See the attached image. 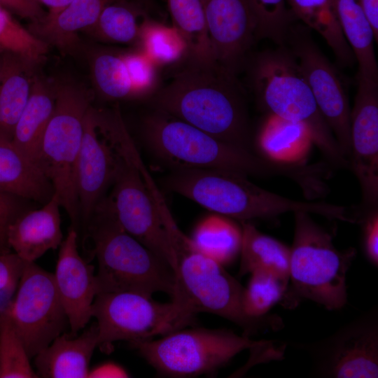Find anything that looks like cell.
<instances>
[{
	"label": "cell",
	"mask_w": 378,
	"mask_h": 378,
	"mask_svg": "<svg viewBox=\"0 0 378 378\" xmlns=\"http://www.w3.org/2000/svg\"><path fill=\"white\" fill-rule=\"evenodd\" d=\"M148 100L151 108L226 143L251 150L245 92L236 74L216 61L186 59Z\"/></svg>",
	"instance_id": "1"
},
{
	"label": "cell",
	"mask_w": 378,
	"mask_h": 378,
	"mask_svg": "<svg viewBox=\"0 0 378 378\" xmlns=\"http://www.w3.org/2000/svg\"><path fill=\"white\" fill-rule=\"evenodd\" d=\"M141 130L150 152L174 169H220L246 176H283L297 183L304 176L301 165L272 162L153 108L143 117Z\"/></svg>",
	"instance_id": "2"
},
{
	"label": "cell",
	"mask_w": 378,
	"mask_h": 378,
	"mask_svg": "<svg viewBox=\"0 0 378 378\" xmlns=\"http://www.w3.org/2000/svg\"><path fill=\"white\" fill-rule=\"evenodd\" d=\"M272 341L253 340L230 330L181 328L157 340L130 342L146 361L162 376L192 377L213 374L244 350L250 356L244 367L277 360L282 346Z\"/></svg>",
	"instance_id": "3"
},
{
	"label": "cell",
	"mask_w": 378,
	"mask_h": 378,
	"mask_svg": "<svg viewBox=\"0 0 378 378\" xmlns=\"http://www.w3.org/2000/svg\"><path fill=\"white\" fill-rule=\"evenodd\" d=\"M85 231L97 260V293H164L172 297V268L122 227L106 196L96 206Z\"/></svg>",
	"instance_id": "4"
},
{
	"label": "cell",
	"mask_w": 378,
	"mask_h": 378,
	"mask_svg": "<svg viewBox=\"0 0 378 378\" xmlns=\"http://www.w3.org/2000/svg\"><path fill=\"white\" fill-rule=\"evenodd\" d=\"M176 267L172 302L186 319L194 322L195 315L209 313L224 318L244 330L250 337L265 330H279L282 319L268 315L260 319L244 312V287L223 265L197 251L190 237L174 247Z\"/></svg>",
	"instance_id": "5"
},
{
	"label": "cell",
	"mask_w": 378,
	"mask_h": 378,
	"mask_svg": "<svg viewBox=\"0 0 378 378\" xmlns=\"http://www.w3.org/2000/svg\"><path fill=\"white\" fill-rule=\"evenodd\" d=\"M251 86L258 104L269 114L304 124L313 143L335 168L349 169V162L326 120L290 49L281 45L266 50L251 62Z\"/></svg>",
	"instance_id": "6"
},
{
	"label": "cell",
	"mask_w": 378,
	"mask_h": 378,
	"mask_svg": "<svg viewBox=\"0 0 378 378\" xmlns=\"http://www.w3.org/2000/svg\"><path fill=\"white\" fill-rule=\"evenodd\" d=\"M294 214L289 261L291 286L281 302L293 308L300 300H308L330 311L340 309L347 303L346 274L356 251L354 248L338 250L332 235L310 214Z\"/></svg>",
	"instance_id": "7"
},
{
	"label": "cell",
	"mask_w": 378,
	"mask_h": 378,
	"mask_svg": "<svg viewBox=\"0 0 378 378\" xmlns=\"http://www.w3.org/2000/svg\"><path fill=\"white\" fill-rule=\"evenodd\" d=\"M171 191L216 214L247 221L286 212L321 215L322 202L290 200L262 189L240 173L220 169H174L164 179Z\"/></svg>",
	"instance_id": "8"
},
{
	"label": "cell",
	"mask_w": 378,
	"mask_h": 378,
	"mask_svg": "<svg viewBox=\"0 0 378 378\" xmlns=\"http://www.w3.org/2000/svg\"><path fill=\"white\" fill-rule=\"evenodd\" d=\"M55 106L38 150L35 163L51 183L71 227L80 228L77 163L84 120L92 100L86 88L72 83L55 88Z\"/></svg>",
	"instance_id": "9"
},
{
	"label": "cell",
	"mask_w": 378,
	"mask_h": 378,
	"mask_svg": "<svg viewBox=\"0 0 378 378\" xmlns=\"http://www.w3.org/2000/svg\"><path fill=\"white\" fill-rule=\"evenodd\" d=\"M118 143L122 160L106 197L122 227L174 272L176 255L168 227L176 223L164 201L149 188L127 131L120 134Z\"/></svg>",
	"instance_id": "10"
},
{
	"label": "cell",
	"mask_w": 378,
	"mask_h": 378,
	"mask_svg": "<svg viewBox=\"0 0 378 378\" xmlns=\"http://www.w3.org/2000/svg\"><path fill=\"white\" fill-rule=\"evenodd\" d=\"M92 316L97 320V347L104 353H110L118 341L150 340L192 324L172 301L162 303L130 291L97 293Z\"/></svg>",
	"instance_id": "11"
},
{
	"label": "cell",
	"mask_w": 378,
	"mask_h": 378,
	"mask_svg": "<svg viewBox=\"0 0 378 378\" xmlns=\"http://www.w3.org/2000/svg\"><path fill=\"white\" fill-rule=\"evenodd\" d=\"M29 358L64 332L68 318L53 274L35 262H27L15 295L5 312Z\"/></svg>",
	"instance_id": "12"
},
{
	"label": "cell",
	"mask_w": 378,
	"mask_h": 378,
	"mask_svg": "<svg viewBox=\"0 0 378 378\" xmlns=\"http://www.w3.org/2000/svg\"><path fill=\"white\" fill-rule=\"evenodd\" d=\"M293 346L311 357L316 377L377 378L378 309L371 308L323 340Z\"/></svg>",
	"instance_id": "13"
},
{
	"label": "cell",
	"mask_w": 378,
	"mask_h": 378,
	"mask_svg": "<svg viewBox=\"0 0 378 378\" xmlns=\"http://www.w3.org/2000/svg\"><path fill=\"white\" fill-rule=\"evenodd\" d=\"M115 110L102 113L90 106L85 120L77 163V190L80 228L112 186L122 155L115 131Z\"/></svg>",
	"instance_id": "14"
},
{
	"label": "cell",
	"mask_w": 378,
	"mask_h": 378,
	"mask_svg": "<svg viewBox=\"0 0 378 378\" xmlns=\"http://www.w3.org/2000/svg\"><path fill=\"white\" fill-rule=\"evenodd\" d=\"M286 42L298 63L321 113L349 162L351 109L339 75L305 27L291 26Z\"/></svg>",
	"instance_id": "15"
},
{
	"label": "cell",
	"mask_w": 378,
	"mask_h": 378,
	"mask_svg": "<svg viewBox=\"0 0 378 378\" xmlns=\"http://www.w3.org/2000/svg\"><path fill=\"white\" fill-rule=\"evenodd\" d=\"M358 89L351 110L349 169L357 177L362 202L359 217L378 208V81L357 76Z\"/></svg>",
	"instance_id": "16"
},
{
	"label": "cell",
	"mask_w": 378,
	"mask_h": 378,
	"mask_svg": "<svg viewBox=\"0 0 378 378\" xmlns=\"http://www.w3.org/2000/svg\"><path fill=\"white\" fill-rule=\"evenodd\" d=\"M208 34L217 62L237 74L258 39L249 0H202Z\"/></svg>",
	"instance_id": "17"
},
{
	"label": "cell",
	"mask_w": 378,
	"mask_h": 378,
	"mask_svg": "<svg viewBox=\"0 0 378 378\" xmlns=\"http://www.w3.org/2000/svg\"><path fill=\"white\" fill-rule=\"evenodd\" d=\"M78 233L70 227L58 253L55 272V286L66 312L70 337H76L88 323L92 306L97 294L94 267L86 262L78 249Z\"/></svg>",
	"instance_id": "18"
},
{
	"label": "cell",
	"mask_w": 378,
	"mask_h": 378,
	"mask_svg": "<svg viewBox=\"0 0 378 378\" xmlns=\"http://www.w3.org/2000/svg\"><path fill=\"white\" fill-rule=\"evenodd\" d=\"M59 201L55 194L40 209H30L8 227V248L26 262H35L63 241Z\"/></svg>",
	"instance_id": "19"
},
{
	"label": "cell",
	"mask_w": 378,
	"mask_h": 378,
	"mask_svg": "<svg viewBox=\"0 0 378 378\" xmlns=\"http://www.w3.org/2000/svg\"><path fill=\"white\" fill-rule=\"evenodd\" d=\"M97 342L96 322L80 336L63 332L34 357L36 374L43 378H88Z\"/></svg>",
	"instance_id": "20"
},
{
	"label": "cell",
	"mask_w": 378,
	"mask_h": 378,
	"mask_svg": "<svg viewBox=\"0 0 378 378\" xmlns=\"http://www.w3.org/2000/svg\"><path fill=\"white\" fill-rule=\"evenodd\" d=\"M116 0H72L58 12L33 22L29 31L46 43L70 52L79 43L78 33L90 30L101 13Z\"/></svg>",
	"instance_id": "21"
},
{
	"label": "cell",
	"mask_w": 378,
	"mask_h": 378,
	"mask_svg": "<svg viewBox=\"0 0 378 378\" xmlns=\"http://www.w3.org/2000/svg\"><path fill=\"white\" fill-rule=\"evenodd\" d=\"M314 144L307 125L269 114L256 137L261 157L284 164H302Z\"/></svg>",
	"instance_id": "22"
},
{
	"label": "cell",
	"mask_w": 378,
	"mask_h": 378,
	"mask_svg": "<svg viewBox=\"0 0 378 378\" xmlns=\"http://www.w3.org/2000/svg\"><path fill=\"white\" fill-rule=\"evenodd\" d=\"M0 190L44 204L54 194L37 165L11 141L0 137Z\"/></svg>",
	"instance_id": "23"
},
{
	"label": "cell",
	"mask_w": 378,
	"mask_h": 378,
	"mask_svg": "<svg viewBox=\"0 0 378 378\" xmlns=\"http://www.w3.org/2000/svg\"><path fill=\"white\" fill-rule=\"evenodd\" d=\"M0 137L12 142L15 125L29 98L33 77L30 63L5 51L1 57Z\"/></svg>",
	"instance_id": "24"
},
{
	"label": "cell",
	"mask_w": 378,
	"mask_h": 378,
	"mask_svg": "<svg viewBox=\"0 0 378 378\" xmlns=\"http://www.w3.org/2000/svg\"><path fill=\"white\" fill-rule=\"evenodd\" d=\"M55 88H51L43 78L34 76L31 94L15 125L12 143L34 163L55 110Z\"/></svg>",
	"instance_id": "25"
},
{
	"label": "cell",
	"mask_w": 378,
	"mask_h": 378,
	"mask_svg": "<svg viewBox=\"0 0 378 378\" xmlns=\"http://www.w3.org/2000/svg\"><path fill=\"white\" fill-rule=\"evenodd\" d=\"M343 34L358 64V74L378 81L374 36L359 0H333Z\"/></svg>",
	"instance_id": "26"
},
{
	"label": "cell",
	"mask_w": 378,
	"mask_h": 378,
	"mask_svg": "<svg viewBox=\"0 0 378 378\" xmlns=\"http://www.w3.org/2000/svg\"><path fill=\"white\" fill-rule=\"evenodd\" d=\"M297 19L317 31L332 50L338 63L352 65L355 56L341 29L333 0H286Z\"/></svg>",
	"instance_id": "27"
},
{
	"label": "cell",
	"mask_w": 378,
	"mask_h": 378,
	"mask_svg": "<svg viewBox=\"0 0 378 378\" xmlns=\"http://www.w3.org/2000/svg\"><path fill=\"white\" fill-rule=\"evenodd\" d=\"M241 223L242 241L239 275L266 269L289 279L290 248L261 232L251 223Z\"/></svg>",
	"instance_id": "28"
},
{
	"label": "cell",
	"mask_w": 378,
	"mask_h": 378,
	"mask_svg": "<svg viewBox=\"0 0 378 378\" xmlns=\"http://www.w3.org/2000/svg\"><path fill=\"white\" fill-rule=\"evenodd\" d=\"M190 239L197 251L224 265L239 255L242 230L230 218L215 213L196 225Z\"/></svg>",
	"instance_id": "29"
},
{
	"label": "cell",
	"mask_w": 378,
	"mask_h": 378,
	"mask_svg": "<svg viewBox=\"0 0 378 378\" xmlns=\"http://www.w3.org/2000/svg\"><path fill=\"white\" fill-rule=\"evenodd\" d=\"M173 25L188 46L187 59L216 61L207 31L202 0H167Z\"/></svg>",
	"instance_id": "30"
},
{
	"label": "cell",
	"mask_w": 378,
	"mask_h": 378,
	"mask_svg": "<svg viewBox=\"0 0 378 378\" xmlns=\"http://www.w3.org/2000/svg\"><path fill=\"white\" fill-rule=\"evenodd\" d=\"M147 14L136 1L116 0L104 8L96 24L88 31L104 42L138 45L141 24Z\"/></svg>",
	"instance_id": "31"
},
{
	"label": "cell",
	"mask_w": 378,
	"mask_h": 378,
	"mask_svg": "<svg viewBox=\"0 0 378 378\" xmlns=\"http://www.w3.org/2000/svg\"><path fill=\"white\" fill-rule=\"evenodd\" d=\"M138 46L160 69L177 65L188 56L186 42L178 29L149 16L141 24Z\"/></svg>",
	"instance_id": "32"
},
{
	"label": "cell",
	"mask_w": 378,
	"mask_h": 378,
	"mask_svg": "<svg viewBox=\"0 0 378 378\" xmlns=\"http://www.w3.org/2000/svg\"><path fill=\"white\" fill-rule=\"evenodd\" d=\"M92 76L97 90L107 101L135 99L122 53L98 52L93 57Z\"/></svg>",
	"instance_id": "33"
},
{
	"label": "cell",
	"mask_w": 378,
	"mask_h": 378,
	"mask_svg": "<svg viewBox=\"0 0 378 378\" xmlns=\"http://www.w3.org/2000/svg\"><path fill=\"white\" fill-rule=\"evenodd\" d=\"M250 274L244 290V310L249 318H262L268 316L274 305L282 301L289 279L266 269H257Z\"/></svg>",
	"instance_id": "34"
},
{
	"label": "cell",
	"mask_w": 378,
	"mask_h": 378,
	"mask_svg": "<svg viewBox=\"0 0 378 378\" xmlns=\"http://www.w3.org/2000/svg\"><path fill=\"white\" fill-rule=\"evenodd\" d=\"M0 48L31 64L42 61L48 51V43L22 27L1 5Z\"/></svg>",
	"instance_id": "35"
},
{
	"label": "cell",
	"mask_w": 378,
	"mask_h": 378,
	"mask_svg": "<svg viewBox=\"0 0 378 378\" xmlns=\"http://www.w3.org/2000/svg\"><path fill=\"white\" fill-rule=\"evenodd\" d=\"M24 346L4 312L0 316V378H38Z\"/></svg>",
	"instance_id": "36"
},
{
	"label": "cell",
	"mask_w": 378,
	"mask_h": 378,
	"mask_svg": "<svg viewBox=\"0 0 378 378\" xmlns=\"http://www.w3.org/2000/svg\"><path fill=\"white\" fill-rule=\"evenodd\" d=\"M258 24V38L284 45L295 16L286 0H249Z\"/></svg>",
	"instance_id": "37"
},
{
	"label": "cell",
	"mask_w": 378,
	"mask_h": 378,
	"mask_svg": "<svg viewBox=\"0 0 378 378\" xmlns=\"http://www.w3.org/2000/svg\"><path fill=\"white\" fill-rule=\"evenodd\" d=\"M135 99H148L160 87L159 67L141 50L122 53Z\"/></svg>",
	"instance_id": "38"
},
{
	"label": "cell",
	"mask_w": 378,
	"mask_h": 378,
	"mask_svg": "<svg viewBox=\"0 0 378 378\" xmlns=\"http://www.w3.org/2000/svg\"><path fill=\"white\" fill-rule=\"evenodd\" d=\"M26 262L13 251L0 253V316L15 295Z\"/></svg>",
	"instance_id": "39"
},
{
	"label": "cell",
	"mask_w": 378,
	"mask_h": 378,
	"mask_svg": "<svg viewBox=\"0 0 378 378\" xmlns=\"http://www.w3.org/2000/svg\"><path fill=\"white\" fill-rule=\"evenodd\" d=\"M22 197L0 190V245L8 251L6 234L10 225L20 215L30 210Z\"/></svg>",
	"instance_id": "40"
},
{
	"label": "cell",
	"mask_w": 378,
	"mask_h": 378,
	"mask_svg": "<svg viewBox=\"0 0 378 378\" xmlns=\"http://www.w3.org/2000/svg\"><path fill=\"white\" fill-rule=\"evenodd\" d=\"M358 224L363 228V246L365 257L374 267L378 266V210L362 217Z\"/></svg>",
	"instance_id": "41"
},
{
	"label": "cell",
	"mask_w": 378,
	"mask_h": 378,
	"mask_svg": "<svg viewBox=\"0 0 378 378\" xmlns=\"http://www.w3.org/2000/svg\"><path fill=\"white\" fill-rule=\"evenodd\" d=\"M0 5L33 22L45 15L36 0H0Z\"/></svg>",
	"instance_id": "42"
},
{
	"label": "cell",
	"mask_w": 378,
	"mask_h": 378,
	"mask_svg": "<svg viewBox=\"0 0 378 378\" xmlns=\"http://www.w3.org/2000/svg\"><path fill=\"white\" fill-rule=\"evenodd\" d=\"M129 373L122 366L112 362L104 363L90 370L88 378L129 377Z\"/></svg>",
	"instance_id": "43"
},
{
	"label": "cell",
	"mask_w": 378,
	"mask_h": 378,
	"mask_svg": "<svg viewBox=\"0 0 378 378\" xmlns=\"http://www.w3.org/2000/svg\"><path fill=\"white\" fill-rule=\"evenodd\" d=\"M363 12L372 29L374 41H378V0H359Z\"/></svg>",
	"instance_id": "44"
},
{
	"label": "cell",
	"mask_w": 378,
	"mask_h": 378,
	"mask_svg": "<svg viewBox=\"0 0 378 378\" xmlns=\"http://www.w3.org/2000/svg\"><path fill=\"white\" fill-rule=\"evenodd\" d=\"M38 2L42 3L49 8L48 13L53 14L59 10H60L62 8H63L64 6H66L67 4H69L72 0H38Z\"/></svg>",
	"instance_id": "45"
},
{
	"label": "cell",
	"mask_w": 378,
	"mask_h": 378,
	"mask_svg": "<svg viewBox=\"0 0 378 378\" xmlns=\"http://www.w3.org/2000/svg\"><path fill=\"white\" fill-rule=\"evenodd\" d=\"M135 1L140 4L148 14L158 10L154 0H135Z\"/></svg>",
	"instance_id": "46"
},
{
	"label": "cell",
	"mask_w": 378,
	"mask_h": 378,
	"mask_svg": "<svg viewBox=\"0 0 378 378\" xmlns=\"http://www.w3.org/2000/svg\"><path fill=\"white\" fill-rule=\"evenodd\" d=\"M6 251H9L5 249L4 248H3V247L0 245V253H3V252H6Z\"/></svg>",
	"instance_id": "47"
},
{
	"label": "cell",
	"mask_w": 378,
	"mask_h": 378,
	"mask_svg": "<svg viewBox=\"0 0 378 378\" xmlns=\"http://www.w3.org/2000/svg\"><path fill=\"white\" fill-rule=\"evenodd\" d=\"M5 52V51H4L3 49H1V48H0V53H2V52Z\"/></svg>",
	"instance_id": "48"
},
{
	"label": "cell",
	"mask_w": 378,
	"mask_h": 378,
	"mask_svg": "<svg viewBox=\"0 0 378 378\" xmlns=\"http://www.w3.org/2000/svg\"><path fill=\"white\" fill-rule=\"evenodd\" d=\"M1 57H0V72H1Z\"/></svg>",
	"instance_id": "49"
},
{
	"label": "cell",
	"mask_w": 378,
	"mask_h": 378,
	"mask_svg": "<svg viewBox=\"0 0 378 378\" xmlns=\"http://www.w3.org/2000/svg\"><path fill=\"white\" fill-rule=\"evenodd\" d=\"M36 1H37L38 2V0H36ZM38 3H39V2H38Z\"/></svg>",
	"instance_id": "50"
}]
</instances>
